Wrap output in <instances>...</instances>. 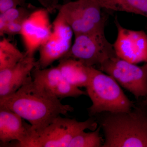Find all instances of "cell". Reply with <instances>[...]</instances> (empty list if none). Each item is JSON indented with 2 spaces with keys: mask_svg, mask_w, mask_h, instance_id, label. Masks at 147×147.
<instances>
[{
  "mask_svg": "<svg viewBox=\"0 0 147 147\" xmlns=\"http://www.w3.org/2000/svg\"><path fill=\"white\" fill-rule=\"evenodd\" d=\"M0 108L13 111L28 121L32 134L39 133L59 116L74 110L32 78L14 93L0 98Z\"/></svg>",
  "mask_w": 147,
  "mask_h": 147,
  "instance_id": "6da1fadb",
  "label": "cell"
},
{
  "mask_svg": "<svg viewBox=\"0 0 147 147\" xmlns=\"http://www.w3.org/2000/svg\"><path fill=\"white\" fill-rule=\"evenodd\" d=\"M143 107L102 116L98 123L105 137L102 147H147V112Z\"/></svg>",
  "mask_w": 147,
  "mask_h": 147,
  "instance_id": "7a4b0ae2",
  "label": "cell"
},
{
  "mask_svg": "<svg viewBox=\"0 0 147 147\" xmlns=\"http://www.w3.org/2000/svg\"><path fill=\"white\" fill-rule=\"evenodd\" d=\"M86 88L92 102L88 109L90 115L128 112L135 107L114 78L94 67H90L89 81Z\"/></svg>",
  "mask_w": 147,
  "mask_h": 147,
  "instance_id": "3957f363",
  "label": "cell"
},
{
  "mask_svg": "<svg viewBox=\"0 0 147 147\" xmlns=\"http://www.w3.org/2000/svg\"><path fill=\"white\" fill-rule=\"evenodd\" d=\"M95 120L90 118L84 121L59 116L42 131L33 133L25 147H68L76 135L86 129L97 128Z\"/></svg>",
  "mask_w": 147,
  "mask_h": 147,
  "instance_id": "277c9868",
  "label": "cell"
},
{
  "mask_svg": "<svg viewBox=\"0 0 147 147\" xmlns=\"http://www.w3.org/2000/svg\"><path fill=\"white\" fill-rule=\"evenodd\" d=\"M102 9L93 0H76L61 5L58 11L75 36L105 29L108 17Z\"/></svg>",
  "mask_w": 147,
  "mask_h": 147,
  "instance_id": "5b68a950",
  "label": "cell"
},
{
  "mask_svg": "<svg viewBox=\"0 0 147 147\" xmlns=\"http://www.w3.org/2000/svg\"><path fill=\"white\" fill-rule=\"evenodd\" d=\"M70 50L62 58H72L89 67L100 65L110 58L117 56L113 44L105 36L104 29L74 36Z\"/></svg>",
  "mask_w": 147,
  "mask_h": 147,
  "instance_id": "8992f818",
  "label": "cell"
},
{
  "mask_svg": "<svg viewBox=\"0 0 147 147\" xmlns=\"http://www.w3.org/2000/svg\"><path fill=\"white\" fill-rule=\"evenodd\" d=\"M98 69L112 76L135 98L147 96V63L141 66L119 58H110Z\"/></svg>",
  "mask_w": 147,
  "mask_h": 147,
  "instance_id": "52a82bcc",
  "label": "cell"
},
{
  "mask_svg": "<svg viewBox=\"0 0 147 147\" xmlns=\"http://www.w3.org/2000/svg\"><path fill=\"white\" fill-rule=\"evenodd\" d=\"M53 30L46 42L39 49V57L35 67L47 68L64 57L71 47L73 32L61 13H58L53 24Z\"/></svg>",
  "mask_w": 147,
  "mask_h": 147,
  "instance_id": "ba28073f",
  "label": "cell"
},
{
  "mask_svg": "<svg viewBox=\"0 0 147 147\" xmlns=\"http://www.w3.org/2000/svg\"><path fill=\"white\" fill-rule=\"evenodd\" d=\"M115 24L117 36L113 44L116 55L131 63H147V34L144 31L125 28L116 16Z\"/></svg>",
  "mask_w": 147,
  "mask_h": 147,
  "instance_id": "9c48e42d",
  "label": "cell"
},
{
  "mask_svg": "<svg viewBox=\"0 0 147 147\" xmlns=\"http://www.w3.org/2000/svg\"><path fill=\"white\" fill-rule=\"evenodd\" d=\"M49 11L35 9L24 21L21 35L26 48L25 55L34 57L36 52L50 37L53 30Z\"/></svg>",
  "mask_w": 147,
  "mask_h": 147,
  "instance_id": "30bf717a",
  "label": "cell"
},
{
  "mask_svg": "<svg viewBox=\"0 0 147 147\" xmlns=\"http://www.w3.org/2000/svg\"><path fill=\"white\" fill-rule=\"evenodd\" d=\"M32 74L34 80L41 84L59 99L88 95L86 91L67 82L57 66L44 69L34 67Z\"/></svg>",
  "mask_w": 147,
  "mask_h": 147,
  "instance_id": "8fae6325",
  "label": "cell"
},
{
  "mask_svg": "<svg viewBox=\"0 0 147 147\" xmlns=\"http://www.w3.org/2000/svg\"><path fill=\"white\" fill-rule=\"evenodd\" d=\"M16 113L8 109L0 108V140L7 144L17 141L14 146L25 147L31 137V125Z\"/></svg>",
  "mask_w": 147,
  "mask_h": 147,
  "instance_id": "7c38bea8",
  "label": "cell"
},
{
  "mask_svg": "<svg viewBox=\"0 0 147 147\" xmlns=\"http://www.w3.org/2000/svg\"><path fill=\"white\" fill-rule=\"evenodd\" d=\"M36 62L34 57L26 56L16 65L0 70V98L14 93L32 79Z\"/></svg>",
  "mask_w": 147,
  "mask_h": 147,
  "instance_id": "4fadbf2b",
  "label": "cell"
},
{
  "mask_svg": "<svg viewBox=\"0 0 147 147\" xmlns=\"http://www.w3.org/2000/svg\"><path fill=\"white\" fill-rule=\"evenodd\" d=\"M64 78L71 85L86 88L89 81L90 67L87 66L78 60L62 58L57 66Z\"/></svg>",
  "mask_w": 147,
  "mask_h": 147,
  "instance_id": "5bb4252c",
  "label": "cell"
},
{
  "mask_svg": "<svg viewBox=\"0 0 147 147\" xmlns=\"http://www.w3.org/2000/svg\"><path fill=\"white\" fill-rule=\"evenodd\" d=\"M102 9L124 11L147 18V0H93Z\"/></svg>",
  "mask_w": 147,
  "mask_h": 147,
  "instance_id": "9a60e30c",
  "label": "cell"
},
{
  "mask_svg": "<svg viewBox=\"0 0 147 147\" xmlns=\"http://www.w3.org/2000/svg\"><path fill=\"white\" fill-rule=\"evenodd\" d=\"M26 57L8 39L4 38L0 41V70L12 67Z\"/></svg>",
  "mask_w": 147,
  "mask_h": 147,
  "instance_id": "2e32d148",
  "label": "cell"
},
{
  "mask_svg": "<svg viewBox=\"0 0 147 147\" xmlns=\"http://www.w3.org/2000/svg\"><path fill=\"white\" fill-rule=\"evenodd\" d=\"M100 129L99 126L91 132H86L85 130L81 131L72 139L68 147H102Z\"/></svg>",
  "mask_w": 147,
  "mask_h": 147,
  "instance_id": "e0dca14e",
  "label": "cell"
},
{
  "mask_svg": "<svg viewBox=\"0 0 147 147\" xmlns=\"http://www.w3.org/2000/svg\"><path fill=\"white\" fill-rule=\"evenodd\" d=\"M34 9L35 8L33 6L31 7H18L0 13L1 36H3V33L7 24L13 21H25Z\"/></svg>",
  "mask_w": 147,
  "mask_h": 147,
  "instance_id": "ac0fdd59",
  "label": "cell"
},
{
  "mask_svg": "<svg viewBox=\"0 0 147 147\" xmlns=\"http://www.w3.org/2000/svg\"><path fill=\"white\" fill-rule=\"evenodd\" d=\"M27 0H0V13L18 7H31L33 6L27 3Z\"/></svg>",
  "mask_w": 147,
  "mask_h": 147,
  "instance_id": "d6986e66",
  "label": "cell"
},
{
  "mask_svg": "<svg viewBox=\"0 0 147 147\" xmlns=\"http://www.w3.org/2000/svg\"><path fill=\"white\" fill-rule=\"evenodd\" d=\"M24 21H15L8 23L4 29L3 35L7 34L9 36H14L21 34Z\"/></svg>",
  "mask_w": 147,
  "mask_h": 147,
  "instance_id": "ffe728a7",
  "label": "cell"
},
{
  "mask_svg": "<svg viewBox=\"0 0 147 147\" xmlns=\"http://www.w3.org/2000/svg\"><path fill=\"white\" fill-rule=\"evenodd\" d=\"M43 7L46 9L49 13H52L58 10L61 5L60 4L61 0H36ZM64 3L68 2L70 0H64ZM64 4V3H63Z\"/></svg>",
  "mask_w": 147,
  "mask_h": 147,
  "instance_id": "44dd1931",
  "label": "cell"
},
{
  "mask_svg": "<svg viewBox=\"0 0 147 147\" xmlns=\"http://www.w3.org/2000/svg\"><path fill=\"white\" fill-rule=\"evenodd\" d=\"M142 105L144 106H144H147V96L146 99H145V100H144V101H143V102H142Z\"/></svg>",
  "mask_w": 147,
  "mask_h": 147,
  "instance_id": "7402d4cb",
  "label": "cell"
}]
</instances>
